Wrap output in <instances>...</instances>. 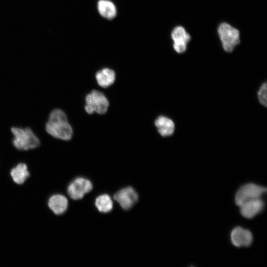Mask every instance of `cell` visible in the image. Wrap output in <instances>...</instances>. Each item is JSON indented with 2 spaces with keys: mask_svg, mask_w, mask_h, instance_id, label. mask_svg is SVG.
<instances>
[{
  "mask_svg": "<svg viewBox=\"0 0 267 267\" xmlns=\"http://www.w3.org/2000/svg\"><path fill=\"white\" fill-rule=\"evenodd\" d=\"M45 129L48 134L58 139L68 140L72 137V128L65 113L59 109H55L50 112Z\"/></svg>",
  "mask_w": 267,
  "mask_h": 267,
  "instance_id": "1",
  "label": "cell"
},
{
  "mask_svg": "<svg viewBox=\"0 0 267 267\" xmlns=\"http://www.w3.org/2000/svg\"><path fill=\"white\" fill-rule=\"evenodd\" d=\"M11 131L13 135V144L17 149L28 150L40 145V140L30 128L12 127Z\"/></svg>",
  "mask_w": 267,
  "mask_h": 267,
  "instance_id": "2",
  "label": "cell"
},
{
  "mask_svg": "<svg viewBox=\"0 0 267 267\" xmlns=\"http://www.w3.org/2000/svg\"><path fill=\"white\" fill-rule=\"evenodd\" d=\"M218 32L222 47L226 52H232L240 43L239 31L227 23H221Z\"/></svg>",
  "mask_w": 267,
  "mask_h": 267,
  "instance_id": "3",
  "label": "cell"
},
{
  "mask_svg": "<svg viewBox=\"0 0 267 267\" xmlns=\"http://www.w3.org/2000/svg\"><path fill=\"white\" fill-rule=\"evenodd\" d=\"M85 110L89 114L96 112L102 114L107 111L109 102L104 94L96 90H93L86 97Z\"/></svg>",
  "mask_w": 267,
  "mask_h": 267,
  "instance_id": "4",
  "label": "cell"
},
{
  "mask_svg": "<svg viewBox=\"0 0 267 267\" xmlns=\"http://www.w3.org/2000/svg\"><path fill=\"white\" fill-rule=\"evenodd\" d=\"M266 190V187L254 183L244 184L239 188L235 194V203L239 207L248 200L261 198Z\"/></svg>",
  "mask_w": 267,
  "mask_h": 267,
  "instance_id": "5",
  "label": "cell"
},
{
  "mask_svg": "<svg viewBox=\"0 0 267 267\" xmlns=\"http://www.w3.org/2000/svg\"><path fill=\"white\" fill-rule=\"evenodd\" d=\"M92 188V184L89 179L78 177L69 184L67 193L72 199L79 200L82 199L86 194L89 192Z\"/></svg>",
  "mask_w": 267,
  "mask_h": 267,
  "instance_id": "6",
  "label": "cell"
},
{
  "mask_svg": "<svg viewBox=\"0 0 267 267\" xmlns=\"http://www.w3.org/2000/svg\"><path fill=\"white\" fill-rule=\"evenodd\" d=\"M114 200L125 210L131 209L138 201V195L134 188L129 186L117 191Z\"/></svg>",
  "mask_w": 267,
  "mask_h": 267,
  "instance_id": "7",
  "label": "cell"
},
{
  "mask_svg": "<svg viewBox=\"0 0 267 267\" xmlns=\"http://www.w3.org/2000/svg\"><path fill=\"white\" fill-rule=\"evenodd\" d=\"M232 243L236 247H249L253 241L251 232L241 227H235L231 232Z\"/></svg>",
  "mask_w": 267,
  "mask_h": 267,
  "instance_id": "8",
  "label": "cell"
},
{
  "mask_svg": "<svg viewBox=\"0 0 267 267\" xmlns=\"http://www.w3.org/2000/svg\"><path fill=\"white\" fill-rule=\"evenodd\" d=\"M241 215L245 218L251 219L260 213L264 207V203L261 198L248 200L240 206Z\"/></svg>",
  "mask_w": 267,
  "mask_h": 267,
  "instance_id": "9",
  "label": "cell"
},
{
  "mask_svg": "<svg viewBox=\"0 0 267 267\" xmlns=\"http://www.w3.org/2000/svg\"><path fill=\"white\" fill-rule=\"evenodd\" d=\"M48 206L55 215H60L66 211L68 206V201L64 195L56 194L52 195L49 198Z\"/></svg>",
  "mask_w": 267,
  "mask_h": 267,
  "instance_id": "10",
  "label": "cell"
},
{
  "mask_svg": "<svg viewBox=\"0 0 267 267\" xmlns=\"http://www.w3.org/2000/svg\"><path fill=\"white\" fill-rule=\"evenodd\" d=\"M155 126L160 134L164 137L172 135L175 131V124L170 118L160 116L156 118L154 122Z\"/></svg>",
  "mask_w": 267,
  "mask_h": 267,
  "instance_id": "11",
  "label": "cell"
},
{
  "mask_svg": "<svg viewBox=\"0 0 267 267\" xmlns=\"http://www.w3.org/2000/svg\"><path fill=\"white\" fill-rule=\"evenodd\" d=\"M95 78L99 86L107 88L114 82L115 73L112 69L104 68L96 73Z\"/></svg>",
  "mask_w": 267,
  "mask_h": 267,
  "instance_id": "12",
  "label": "cell"
},
{
  "mask_svg": "<svg viewBox=\"0 0 267 267\" xmlns=\"http://www.w3.org/2000/svg\"><path fill=\"white\" fill-rule=\"evenodd\" d=\"M10 176L17 184H22L30 176L27 165L24 163H19L12 168L10 172Z\"/></svg>",
  "mask_w": 267,
  "mask_h": 267,
  "instance_id": "13",
  "label": "cell"
},
{
  "mask_svg": "<svg viewBox=\"0 0 267 267\" xmlns=\"http://www.w3.org/2000/svg\"><path fill=\"white\" fill-rule=\"evenodd\" d=\"M97 9L100 14L107 19H112L117 14V8L113 2L109 0H99Z\"/></svg>",
  "mask_w": 267,
  "mask_h": 267,
  "instance_id": "14",
  "label": "cell"
},
{
  "mask_svg": "<svg viewBox=\"0 0 267 267\" xmlns=\"http://www.w3.org/2000/svg\"><path fill=\"white\" fill-rule=\"evenodd\" d=\"M95 205L100 212L107 213L112 210L113 204L110 196L103 194L96 197Z\"/></svg>",
  "mask_w": 267,
  "mask_h": 267,
  "instance_id": "15",
  "label": "cell"
},
{
  "mask_svg": "<svg viewBox=\"0 0 267 267\" xmlns=\"http://www.w3.org/2000/svg\"><path fill=\"white\" fill-rule=\"evenodd\" d=\"M171 37L174 42H183L187 44L191 38L185 29L180 26H177L173 29Z\"/></svg>",
  "mask_w": 267,
  "mask_h": 267,
  "instance_id": "16",
  "label": "cell"
},
{
  "mask_svg": "<svg viewBox=\"0 0 267 267\" xmlns=\"http://www.w3.org/2000/svg\"><path fill=\"white\" fill-rule=\"evenodd\" d=\"M267 83H263L258 92V98L260 103L265 107L267 105Z\"/></svg>",
  "mask_w": 267,
  "mask_h": 267,
  "instance_id": "17",
  "label": "cell"
},
{
  "mask_svg": "<svg viewBox=\"0 0 267 267\" xmlns=\"http://www.w3.org/2000/svg\"><path fill=\"white\" fill-rule=\"evenodd\" d=\"M187 44L183 42H174L173 47L177 53H181L186 50Z\"/></svg>",
  "mask_w": 267,
  "mask_h": 267,
  "instance_id": "18",
  "label": "cell"
}]
</instances>
